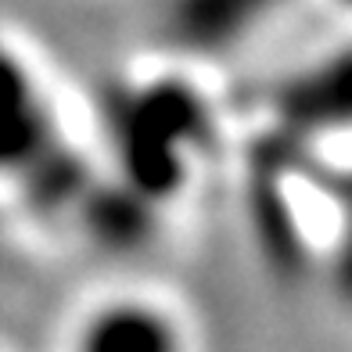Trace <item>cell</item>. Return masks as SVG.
Here are the masks:
<instances>
[{
  "label": "cell",
  "instance_id": "6da1fadb",
  "mask_svg": "<svg viewBox=\"0 0 352 352\" xmlns=\"http://www.w3.org/2000/svg\"><path fill=\"white\" fill-rule=\"evenodd\" d=\"M61 352H195V331L176 298L144 284L101 287L69 313Z\"/></svg>",
  "mask_w": 352,
  "mask_h": 352
}]
</instances>
